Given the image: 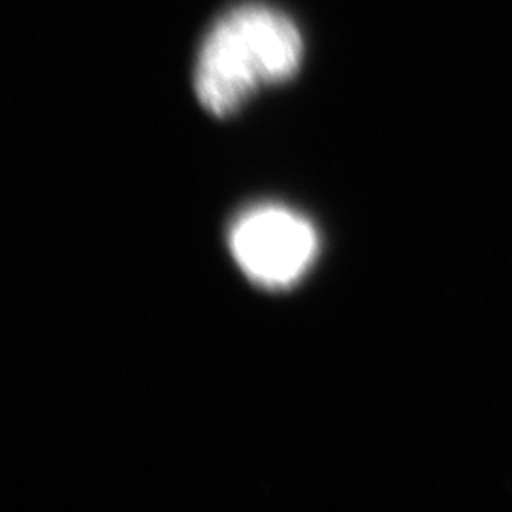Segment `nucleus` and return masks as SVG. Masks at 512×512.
I'll return each mask as SVG.
<instances>
[{"instance_id":"nucleus-1","label":"nucleus","mask_w":512,"mask_h":512,"mask_svg":"<svg viewBox=\"0 0 512 512\" xmlns=\"http://www.w3.org/2000/svg\"><path fill=\"white\" fill-rule=\"evenodd\" d=\"M302 57L304 38L293 19L266 4H239L203 38L196 95L211 114L230 116L260 88L291 80Z\"/></svg>"},{"instance_id":"nucleus-2","label":"nucleus","mask_w":512,"mask_h":512,"mask_svg":"<svg viewBox=\"0 0 512 512\" xmlns=\"http://www.w3.org/2000/svg\"><path fill=\"white\" fill-rule=\"evenodd\" d=\"M239 268L260 287L289 289L310 270L319 236L310 220L281 205H256L230 228Z\"/></svg>"}]
</instances>
